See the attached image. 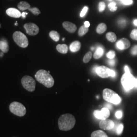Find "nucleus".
I'll list each match as a JSON object with an SVG mask.
<instances>
[{
	"label": "nucleus",
	"instance_id": "nucleus-1",
	"mask_svg": "<svg viewBox=\"0 0 137 137\" xmlns=\"http://www.w3.org/2000/svg\"><path fill=\"white\" fill-rule=\"evenodd\" d=\"M76 123L75 117L71 114H65L59 118L58 123L59 128L61 130L67 131L74 127Z\"/></svg>",
	"mask_w": 137,
	"mask_h": 137
},
{
	"label": "nucleus",
	"instance_id": "nucleus-2",
	"mask_svg": "<svg viewBox=\"0 0 137 137\" xmlns=\"http://www.w3.org/2000/svg\"><path fill=\"white\" fill-rule=\"evenodd\" d=\"M36 80L47 88H52L54 83L52 76L49 72L44 70H40L35 74Z\"/></svg>",
	"mask_w": 137,
	"mask_h": 137
},
{
	"label": "nucleus",
	"instance_id": "nucleus-3",
	"mask_svg": "<svg viewBox=\"0 0 137 137\" xmlns=\"http://www.w3.org/2000/svg\"><path fill=\"white\" fill-rule=\"evenodd\" d=\"M137 79L135 78L130 73L126 72L122 76L121 82L124 89L126 91H128L134 88H136L137 84Z\"/></svg>",
	"mask_w": 137,
	"mask_h": 137
},
{
	"label": "nucleus",
	"instance_id": "nucleus-4",
	"mask_svg": "<svg viewBox=\"0 0 137 137\" xmlns=\"http://www.w3.org/2000/svg\"><path fill=\"white\" fill-rule=\"evenodd\" d=\"M103 96L105 101L115 105L119 104L121 102L120 97L115 91L109 88H106L103 90Z\"/></svg>",
	"mask_w": 137,
	"mask_h": 137
},
{
	"label": "nucleus",
	"instance_id": "nucleus-5",
	"mask_svg": "<svg viewBox=\"0 0 137 137\" xmlns=\"http://www.w3.org/2000/svg\"><path fill=\"white\" fill-rule=\"evenodd\" d=\"M15 42L21 48H26L29 45V41L27 36L20 31H16L13 35Z\"/></svg>",
	"mask_w": 137,
	"mask_h": 137
},
{
	"label": "nucleus",
	"instance_id": "nucleus-6",
	"mask_svg": "<svg viewBox=\"0 0 137 137\" xmlns=\"http://www.w3.org/2000/svg\"><path fill=\"white\" fill-rule=\"evenodd\" d=\"M10 111L14 115L18 116H23L26 114V108L22 105L17 102H14L10 104Z\"/></svg>",
	"mask_w": 137,
	"mask_h": 137
},
{
	"label": "nucleus",
	"instance_id": "nucleus-7",
	"mask_svg": "<svg viewBox=\"0 0 137 137\" xmlns=\"http://www.w3.org/2000/svg\"><path fill=\"white\" fill-rule=\"evenodd\" d=\"M21 83L23 88L29 91L33 92L35 90L36 82L29 76H24L21 79Z\"/></svg>",
	"mask_w": 137,
	"mask_h": 137
},
{
	"label": "nucleus",
	"instance_id": "nucleus-8",
	"mask_svg": "<svg viewBox=\"0 0 137 137\" xmlns=\"http://www.w3.org/2000/svg\"><path fill=\"white\" fill-rule=\"evenodd\" d=\"M23 27L26 30V33L30 36L37 35L39 32V27L35 23H27Z\"/></svg>",
	"mask_w": 137,
	"mask_h": 137
},
{
	"label": "nucleus",
	"instance_id": "nucleus-9",
	"mask_svg": "<svg viewBox=\"0 0 137 137\" xmlns=\"http://www.w3.org/2000/svg\"><path fill=\"white\" fill-rule=\"evenodd\" d=\"M111 69L104 66L98 67L96 71V73L98 74V76L103 78H106L109 77H111Z\"/></svg>",
	"mask_w": 137,
	"mask_h": 137
},
{
	"label": "nucleus",
	"instance_id": "nucleus-10",
	"mask_svg": "<svg viewBox=\"0 0 137 137\" xmlns=\"http://www.w3.org/2000/svg\"><path fill=\"white\" fill-rule=\"evenodd\" d=\"M95 117L98 119L104 120L107 119L110 116V111L107 108H102L101 111L95 110L94 112Z\"/></svg>",
	"mask_w": 137,
	"mask_h": 137
},
{
	"label": "nucleus",
	"instance_id": "nucleus-11",
	"mask_svg": "<svg viewBox=\"0 0 137 137\" xmlns=\"http://www.w3.org/2000/svg\"><path fill=\"white\" fill-rule=\"evenodd\" d=\"M114 126V122L112 120L107 119L101 120L99 123V127L104 130H110L113 129Z\"/></svg>",
	"mask_w": 137,
	"mask_h": 137
},
{
	"label": "nucleus",
	"instance_id": "nucleus-12",
	"mask_svg": "<svg viewBox=\"0 0 137 137\" xmlns=\"http://www.w3.org/2000/svg\"><path fill=\"white\" fill-rule=\"evenodd\" d=\"M130 43L128 40L126 38H122L116 43V46L120 50L127 49L130 47Z\"/></svg>",
	"mask_w": 137,
	"mask_h": 137
},
{
	"label": "nucleus",
	"instance_id": "nucleus-13",
	"mask_svg": "<svg viewBox=\"0 0 137 137\" xmlns=\"http://www.w3.org/2000/svg\"><path fill=\"white\" fill-rule=\"evenodd\" d=\"M64 28L70 33H74L77 29L76 26L69 21H65L63 23Z\"/></svg>",
	"mask_w": 137,
	"mask_h": 137
},
{
	"label": "nucleus",
	"instance_id": "nucleus-14",
	"mask_svg": "<svg viewBox=\"0 0 137 137\" xmlns=\"http://www.w3.org/2000/svg\"><path fill=\"white\" fill-rule=\"evenodd\" d=\"M6 14L10 17L14 18H19L21 16L20 11L14 8H10L6 10Z\"/></svg>",
	"mask_w": 137,
	"mask_h": 137
},
{
	"label": "nucleus",
	"instance_id": "nucleus-15",
	"mask_svg": "<svg viewBox=\"0 0 137 137\" xmlns=\"http://www.w3.org/2000/svg\"><path fill=\"white\" fill-rule=\"evenodd\" d=\"M81 48V43L79 41H76L71 43L70 46V49L73 52H77Z\"/></svg>",
	"mask_w": 137,
	"mask_h": 137
},
{
	"label": "nucleus",
	"instance_id": "nucleus-16",
	"mask_svg": "<svg viewBox=\"0 0 137 137\" xmlns=\"http://www.w3.org/2000/svg\"><path fill=\"white\" fill-rule=\"evenodd\" d=\"M56 48L59 52L61 53L66 54L68 52V46L66 44H58Z\"/></svg>",
	"mask_w": 137,
	"mask_h": 137
},
{
	"label": "nucleus",
	"instance_id": "nucleus-17",
	"mask_svg": "<svg viewBox=\"0 0 137 137\" xmlns=\"http://www.w3.org/2000/svg\"><path fill=\"white\" fill-rule=\"evenodd\" d=\"M0 49L4 53H7L8 52L9 47L7 42L5 41L1 40L0 42Z\"/></svg>",
	"mask_w": 137,
	"mask_h": 137
},
{
	"label": "nucleus",
	"instance_id": "nucleus-18",
	"mask_svg": "<svg viewBox=\"0 0 137 137\" xmlns=\"http://www.w3.org/2000/svg\"><path fill=\"white\" fill-rule=\"evenodd\" d=\"M18 9L22 11L29 9L30 8V5L29 3L25 1H21L18 4Z\"/></svg>",
	"mask_w": 137,
	"mask_h": 137
},
{
	"label": "nucleus",
	"instance_id": "nucleus-19",
	"mask_svg": "<svg viewBox=\"0 0 137 137\" xmlns=\"http://www.w3.org/2000/svg\"><path fill=\"white\" fill-rule=\"evenodd\" d=\"M91 137H108L107 134L101 130H98L94 132L91 135Z\"/></svg>",
	"mask_w": 137,
	"mask_h": 137
},
{
	"label": "nucleus",
	"instance_id": "nucleus-20",
	"mask_svg": "<svg viewBox=\"0 0 137 137\" xmlns=\"http://www.w3.org/2000/svg\"><path fill=\"white\" fill-rule=\"evenodd\" d=\"M107 29V26L104 23H101L98 25L97 28V32L99 34L104 33Z\"/></svg>",
	"mask_w": 137,
	"mask_h": 137
},
{
	"label": "nucleus",
	"instance_id": "nucleus-21",
	"mask_svg": "<svg viewBox=\"0 0 137 137\" xmlns=\"http://www.w3.org/2000/svg\"><path fill=\"white\" fill-rule=\"evenodd\" d=\"M49 36L55 42L59 41V38H60L58 32H57L55 30L51 31L49 33Z\"/></svg>",
	"mask_w": 137,
	"mask_h": 137
},
{
	"label": "nucleus",
	"instance_id": "nucleus-22",
	"mask_svg": "<svg viewBox=\"0 0 137 137\" xmlns=\"http://www.w3.org/2000/svg\"><path fill=\"white\" fill-rule=\"evenodd\" d=\"M106 38L108 40L111 42H115L117 39V37L115 34L113 32L108 33L106 34Z\"/></svg>",
	"mask_w": 137,
	"mask_h": 137
},
{
	"label": "nucleus",
	"instance_id": "nucleus-23",
	"mask_svg": "<svg viewBox=\"0 0 137 137\" xmlns=\"http://www.w3.org/2000/svg\"><path fill=\"white\" fill-rule=\"evenodd\" d=\"M103 53H104L103 48L102 47H98L94 53V58L95 59H99L103 55Z\"/></svg>",
	"mask_w": 137,
	"mask_h": 137
},
{
	"label": "nucleus",
	"instance_id": "nucleus-24",
	"mask_svg": "<svg viewBox=\"0 0 137 137\" xmlns=\"http://www.w3.org/2000/svg\"><path fill=\"white\" fill-rule=\"evenodd\" d=\"M88 31V28L86 27L85 26H81L79 29L78 35L79 36L82 37L85 35Z\"/></svg>",
	"mask_w": 137,
	"mask_h": 137
},
{
	"label": "nucleus",
	"instance_id": "nucleus-25",
	"mask_svg": "<svg viewBox=\"0 0 137 137\" xmlns=\"http://www.w3.org/2000/svg\"><path fill=\"white\" fill-rule=\"evenodd\" d=\"M91 57H92V53L91 52L89 51L84 57L83 59V61L84 63H88L91 59Z\"/></svg>",
	"mask_w": 137,
	"mask_h": 137
},
{
	"label": "nucleus",
	"instance_id": "nucleus-26",
	"mask_svg": "<svg viewBox=\"0 0 137 137\" xmlns=\"http://www.w3.org/2000/svg\"><path fill=\"white\" fill-rule=\"evenodd\" d=\"M108 8L112 12H114L116 11L117 7L116 6V4L115 2H111L108 5Z\"/></svg>",
	"mask_w": 137,
	"mask_h": 137
},
{
	"label": "nucleus",
	"instance_id": "nucleus-27",
	"mask_svg": "<svg viewBox=\"0 0 137 137\" xmlns=\"http://www.w3.org/2000/svg\"><path fill=\"white\" fill-rule=\"evenodd\" d=\"M28 10L30 11L33 14L36 15H38L41 13V12L39 9L37 8V7H34V8H30Z\"/></svg>",
	"mask_w": 137,
	"mask_h": 137
},
{
	"label": "nucleus",
	"instance_id": "nucleus-28",
	"mask_svg": "<svg viewBox=\"0 0 137 137\" xmlns=\"http://www.w3.org/2000/svg\"><path fill=\"white\" fill-rule=\"evenodd\" d=\"M106 8V5L105 3L103 2H99L98 4V10L99 12H103V11Z\"/></svg>",
	"mask_w": 137,
	"mask_h": 137
},
{
	"label": "nucleus",
	"instance_id": "nucleus-29",
	"mask_svg": "<svg viewBox=\"0 0 137 137\" xmlns=\"http://www.w3.org/2000/svg\"><path fill=\"white\" fill-rule=\"evenodd\" d=\"M132 39L137 40V29H133L130 35Z\"/></svg>",
	"mask_w": 137,
	"mask_h": 137
},
{
	"label": "nucleus",
	"instance_id": "nucleus-30",
	"mask_svg": "<svg viewBox=\"0 0 137 137\" xmlns=\"http://www.w3.org/2000/svg\"><path fill=\"white\" fill-rule=\"evenodd\" d=\"M123 126L122 124H119L117 127L116 128V133L117 134L119 135H121V133H122V131H123Z\"/></svg>",
	"mask_w": 137,
	"mask_h": 137
},
{
	"label": "nucleus",
	"instance_id": "nucleus-31",
	"mask_svg": "<svg viewBox=\"0 0 137 137\" xmlns=\"http://www.w3.org/2000/svg\"><path fill=\"white\" fill-rule=\"evenodd\" d=\"M115 56V52L113 50H110L107 54V57L108 59H114Z\"/></svg>",
	"mask_w": 137,
	"mask_h": 137
},
{
	"label": "nucleus",
	"instance_id": "nucleus-32",
	"mask_svg": "<svg viewBox=\"0 0 137 137\" xmlns=\"http://www.w3.org/2000/svg\"><path fill=\"white\" fill-rule=\"evenodd\" d=\"M88 7L87 6H85V7L83 8V9L82 10L81 12H80V17H84V16L85 15L86 13H87V12H88Z\"/></svg>",
	"mask_w": 137,
	"mask_h": 137
},
{
	"label": "nucleus",
	"instance_id": "nucleus-33",
	"mask_svg": "<svg viewBox=\"0 0 137 137\" xmlns=\"http://www.w3.org/2000/svg\"><path fill=\"white\" fill-rule=\"evenodd\" d=\"M121 2L126 5H129L133 4V0H121Z\"/></svg>",
	"mask_w": 137,
	"mask_h": 137
},
{
	"label": "nucleus",
	"instance_id": "nucleus-34",
	"mask_svg": "<svg viewBox=\"0 0 137 137\" xmlns=\"http://www.w3.org/2000/svg\"><path fill=\"white\" fill-rule=\"evenodd\" d=\"M115 116L118 119H120L122 116V113L121 111H117L115 113Z\"/></svg>",
	"mask_w": 137,
	"mask_h": 137
},
{
	"label": "nucleus",
	"instance_id": "nucleus-35",
	"mask_svg": "<svg viewBox=\"0 0 137 137\" xmlns=\"http://www.w3.org/2000/svg\"><path fill=\"white\" fill-rule=\"evenodd\" d=\"M108 64L111 66H114L115 65V60L114 59H110L108 61Z\"/></svg>",
	"mask_w": 137,
	"mask_h": 137
},
{
	"label": "nucleus",
	"instance_id": "nucleus-36",
	"mask_svg": "<svg viewBox=\"0 0 137 137\" xmlns=\"http://www.w3.org/2000/svg\"><path fill=\"white\" fill-rule=\"evenodd\" d=\"M131 53L133 55H137V45L135 46L131 51Z\"/></svg>",
	"mask_w": 137,
	"mask_h": 137
},
{
	"label": "nucleus",
	"instance_id": "nucleus-37",
	"mask_svg": "<svg viewBox=\"0 0 137 137\" xmlns=\"http://www.w3.org/2000/svg\"><path fill=\"white\" fill-rule=\"evenodd\" d=\"M115 76H116V73H115V72H114L113 70H111V77H114Z\"/></svg>",
	"mask_w": 137,
	"mask_h": 137
},
{
	"label": "nucleus",
	"instance_id": "nucleus-38",
	"mask_svg": "<svg viewBox=\"0 0 137 137\" xmlns=\"http://www.w3.org/2000/svg\"><path fill=\"white\" fill-rule=\"evenodd\" d=\"M28 13H27V12H22V13H21V16L22 17V18H25L26 15H28Z\"/></svg>",
	"mask_w": 137,
	"mask_h": 137
},
{
	"label": "nucleus",
	"instance_id": "nucleus-39",
	"mask_svg": "<svg viewBox=\"0 0 137 137\" xmlns=\"http://www.w3.org/2000/svg\"><path fill=\"white\" fill-rule=\"evenodd\" d=\"M84 26H85L86 27L88 28V27L90 26V23L89 22V21H85V22H84Z\"/></svg>",
	"mask_w": 137,
	"mask_h": 137
},
{
	"label": "nucleus",
	"instance_id": "nucleus-40",
	"mask_svg": "<svg viewBox=\"0 0 137 137\" xmlns=\"http://www.w3.org/2000/svg\"><path fill=\"white\" fill-rule=\"evenodd\" d=\"M124 70H125V72H127V73L130 72V71H129V68L127 67V66H125V67H124Z\"/></svg>",
	"mask_w": 137,
	"mask_h": 137
},
{
	"label": "nucleus",
	"instance_id": "nucleus-41",
	"mask_svg": "<svg viewBox=\"0 0 137 137\" xmlns=\"http://www.w3.org/2000/svg\"><path fill=\"white\" fill-rule=\"evenodd\" d=\"M106 108H107L108 109H111L112 108V106H111V105H110V104H106Z\"/></svg>",
	"mask_w": 137,
	"mask_h": 137
},
{
	"label": "nucleus",
	"instance_id": "nucleus-42",
	"mask_svg": "<svg viewBox=\"0 0 137 137\" xmlns=\"http://www.w3.org/2000/svg\"><path fill=\"white\" fill-rule=\"evenodd\" d=\"M134 24L137 26V20H135L134 21Z\"/></svg>",
	"mask_w": 137,
	"mask_h": 137
},
{
	"label": "nucleus",
	"instance_id": "nucleus-43",
	"mask_svg": "<svg viewBox=\"0 0 137 137\" xmlns=\"http://www.w3.org/2000/svg\"><path fill=\"white\" fill-rule=\"evenodd\" d=\"M3 52L2 51H1V57H3V55H4V54H3Z\"/></svg>",
	"mask_w": 137,
	"mask_h": 137
},
{
	"label": "nucleus",
	"instance_id": "nucleus-44",
	"mask_svg": "<svg viewBox=\"0 0 137 137\" xmlns=\"http://www.w3.org/2000/svg\"><path fill=\"white\" fill-rule=\"evenodd\" d=\"M17 24H17V21H16V22H15V26H17Z\"/></svg>",
	"mask_w": 137,
	"mask_h": 137
},
{
	"label": "nucleus",
	"instance_id": "nucleus-45",
	"mask_svg": "<svg viewBox=\"0 0 137 137\" xmlns=\"http://www.w3.org/2000/svg\"><path fill=\"white\" fill-rule=\"evenodd\" d=\"M65 39V38H63V41H64Z\"/></svg>",
	"mask_w": 137,
	"mask_h": 137
},
{
	"label": "nucleus",
	"instance_id": "nucleus-46",
	"mask_svg": "<svg viewBox=\"0 0 137 137\" xmlns=\"http://www.w3.org/2000/svg\"><path fill=\"white\" fill-rule=\"evenodd\" d=\"M136 88H137V84H136Z\"/></svg>",
	"mask_w": 137,
	"mask_h": 137
},
{
	"label": "nucleus",
	"instance_id": "nucleus-47",
	"mask_svg": "<svg viewBox=\"0 0 137 137\" xmlns=\"http://www.w3.org/2000/svg\"><path fill=\"white\" fill-rule=\"evenodd\" d=\"M109 1H111V0H109Z\"/></svg>",
	"mask_w": 137,
	"mask_h": 137
},
{
	"label": "nucleus",
	"instance_id": "nucleus-48",
	"mask_svg": "<svg viewBox=\"0 0 137 137\" xmlns=\"http://www.w3.org/2000/svg\"><path fill=\"white\" fill-rule=\"evenodd\" d=\"M120 1H121V0H120Z\"/></svg>",
	"mask_w": 137,
	"mask_h": 137
}]
</instances>
